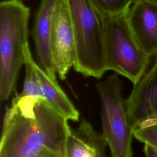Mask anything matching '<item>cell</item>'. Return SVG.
Wrapping results in <instances>:
<instances>
[{
  "instance_id": "8",
  "label": "cell",
  "mask_w": 157,
  "mask_h": 157,
  "mask_svg": "<svg viewBox=\"0 0 157 157\" xmlns=\"http://www.w3.org/2000/svg\"><path fill=\"white\" fill-rule=\"evenodd\" d=\"M131 30L140 47L150 58L157 56V2L136 0L126 11Z\"/></svg>"
},
{
  "instance_id": "4",
  "label": "cell",
  "mask_w": 157,
  "mask_h": 157,
  "mask_svg": "<svg viewBox=\"0 0 157 157\" xmlns=\"http://www.w3.org/2000/svg\"><path fill=\"white\" fill-rule=\"evenodd\" d=\"M102 16L107 69L124 76L135 85L147 71L150 57L137 42L126 12Z\"/></svg>"
},
{
  "instance_id": "16",
  "label": "cell",
  "mask_w": 157,
  "mask_h": 157,
  "mask_svg": "<svg viewBox=\"0 0 157 157\" xmlns=\"http://www.w3.org/2000/svg\"><path fill=\"white\" fill-rule=\"evenodd\" d=\"M144 151L146 157H157V151L147 144H145Z\"/></svg>"
},
{
  "instance_id": "1",
  "label": "cell",
  "mask_w": 157,
  "mask_h": 157,
  "mask_svg": "<svg viewBox=\"0 0 157 157\" xmlns=\"http://www.w3.org/2000/svg\"><path fill=\"white\" fill-rule=\"evenodd\" d=\"M70 128L45 102L17 94L4 113L0 157H35L45 148L65 157Z\"/></svg>"
},
{
  "instance_id": "17",
  "label": "cell",
  "mask_w": 157,
  "mask_h": 157,
  "mask_svg": "<svg viewBox=\"0 0 157 157\" xmlns=\"http://www.w3.org/2000/svg\"><path fill=\"white\" fill-rule=\"evenodd\" d=\"M150 1H155V2H157V0H150Z\"/></svg>"
},
{
  "instance_id": "3",
  "label": "cell",
  "mask_w": 157,
  "mask_h": 157,
  "mask_svg": "<svg viewBox=\"0 0 157 157\" xmlns=\"http://www.w3.org/2000/svg\"><path fill=\"white\" fill-rule=\"evenodd\" d=\"M76 47L75 71L101 78L107 71L102 15L89 0H66Z\"/></svg>"
},
{
  "instance_id": "6",
  "label": "cell",
  "mask_w": 157,
  "mask_h": 157,
  "mask_svg": "<svg viewBox=\"0 0 157 157\" xmlns=\"http://www.w3.org/2000/svg\"><path fill=\"white\" fill-rule=\"evenodd\" d=\"M50 43L56 72L63 80L74 67L76 57L75 40L66 0L56 1Z\"/></svg>"
},
{
  "instance_id": "5",
  "label": "cell",
  "mask_w": 157,
  "mask_h": 157,
  "mask_svg": "<svg viewBox=\"0 0 157 157\" xmlns=\"http://www.w3.org/2000/svg\"><path fill=\"white\" fill-rule=\"evenodd\" d=\"M101 102L102 134L111 157H133V129L130 124L121 83L115 73L96 84Z\"/></svg>"
},
{
  "instance_id": "18",
  "label": "cell",
  "mask_w": 157,
  "mask_h": 157,
  "mask_svg": "<svg viewBox=\"0 0 157 157\" xmlns=\"http://www.w3.org/2000/svg\"></svg>"
},
{
  "instance_id": "9",
  "label": "cell",
  "mask_w": 157,
  "mask_h": 157,
  "mask_svg": "<svg viewBox=\"0 0 157 157\" xmlns=\"http://www.w3.org/2000/svg\"><path fill=\"white\" fill-rule=\"evenodd\" d=\"M56 0H40L36 11L31 36L39 65L53 78H56L51 50L53 14Z\"/></svg>"
},
{
  "instance_id": "10",
  "label": "cell",
  "mask_w": 157,
  "mask_h": 157,
  "mask_svg": "<svg viewBox=\"0 0 157 157\" xmlns=\"http://www.w3.org/2000/svg\"><path fill=\"white\" fill-rule=\"evenodd\" d=\"M107 144L102 134L82 119L76 128H70L66 144L65 157H107Z\"/></svg>"
},
{
  "instance_id": "7",
  "label": "cell",
  "mask_w": 157,
  "mask_h": 157,
  "mask_svg": "<svg viewBox=\"0 0 157 157\" xmlns=\"http://www.w3.org/2000/svg\"><path fill=\"white\" fill-rule=\"evenodd\" d=\"M130 124L136 129L157 121V56L125 101Z\"/></svg>"
},
{
  "instance_id": "12",
  "label": "cell",
  "mask_w": 157,
  "mask_h": 157,
  "mask_svg": "<svg viewBox=\"0 0 157 157\" xmlns=\"http://www.w3.org/2000/svg\"><path fill=\"white\" fill-rule=\"evenodd\" d=\"M36 63L32 56L29 44H28L25 47V77L21 94L38 102H45L36 69Z\"/></svg>"
},
{
  "instance_id": "14",
  "label": "cell",
  "mask_w": 157,
  "mask_h": 157,
  "mask_svg": "<svg viewBox=\"0 0 157 157\" xmlns=\"http://www.w3.org/2000/svg\"><path fill=\"white\" fill-rule=\"evenodd\" d=\"M134 137L157 151V121L145 124L133 131Z\"/></svg>"
},
{
  "instance_id": "13",
  "label": "cell",
  "mask_w": 157,
  "mask_h": 157,
  "mask_svg": "<svg viewBox=\"0 0 157 157\" xmlns=\"http://www.w3.org/2000/svg\"><path fill=\"white\" fill-rule=\"evenodd\" d=\"M136 0H89L102 15H114L126 12Z\"/></svg>"
},
{
  "instance_id": "15",
  "label": "cell",
  "mask_w": 157,
  "mask_h": 157,
  "mask_svg": "<svg viewBox=\"0 0 157 157\" xmlns=\"http://www.w3.org/2000/svg\"><path fill=\"white\" fill-rule=\"evenodd\" d=\"M35 157H62L58 153L47 148L43 149Z\"/></svg>"
},
{
  "instance_id": "2",
  "label": "cell",
  "mask_w": 157,
  "mask_h": 157,
  "mask_svg": "<svg viewBox=\"0 0 157 157\" xmlns=\"http://www.w3.org/2000/svg\"><path fill=\"white\" fill-rule=\"evenodd\" d=\"M30 8L21 0L0 3V98L7 101L15 90L18 74L25 64L28 43Z\"/></svg>"
},
{
  "instance_id": "11",
  "label": "cell",
  "mask_w": 157,
  "mask_h": 157,
  "mask_svg": "<svg viewBox=\"0 0 157 157\" xmlns=\"http://www.w3.org/2000/svg\"><path fill=\"white\" fill-rule=\"evenodd\" d=\"M36 69L45 103L67 120L78 121V111L60 87L56 79L49 76L38 63L36 64Z\"/></svg>"
}]
</instances>
